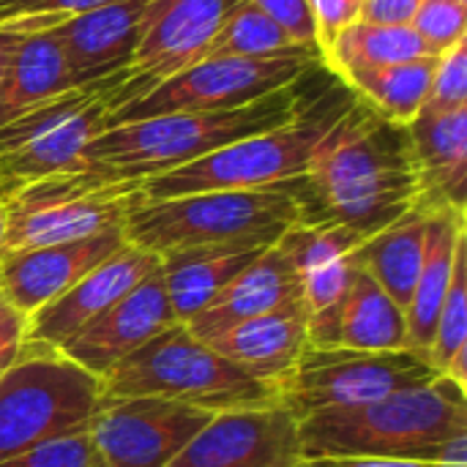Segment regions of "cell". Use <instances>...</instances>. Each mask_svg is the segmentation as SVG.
I'll return each instance as SVG.
<instances>
[{"mask_svg":"<svg viewBox=\"0 0 467 467\" xmlns=\"http://www.w3.org/2000/svg\"><path fill=\"white\" fill-rule=\"evenodd\" d=\"M287 186L298 224L348 227L369 238L419 205L421 183L408 126L353 99L317 142L306 172Z\"/></svg>","mask_w":467,"mask_h":467,"instance_id":"cell-1","label":"cell"},{"mask_svg":"<svg viewBox=\"0 0 467 467\" xmlns=\"http://www.w3.org/2000/svg\"><path fill=\"white\" fill-rule=\"evenodd\" d=\"M301 460L380 457L467 465V397L449 378L298 421Z\"/></svg>","mask_w":467,"mask_h":467,"instance_id":"cell-2","label":"cell"},{"mask_svg":"<svg viewBox=\"0 0 467 467\" xmlns=\"http://www.w3.org/2000/svg\"><path fill=\"white\" fill-rule=\"evenodd\" d=\"M298 82L230 109L167 112L104 129L85 148V170L107 181H148L192 164L235 140L290 123L301 107Z\"/></svg>","mask_w":467,"mask_h":467,"instance_id":"cell-3","label":"cell"},{"mask_svg":"<svg viewBox=\"0 0 467 467\" xmlns=\"http://www.w3.org/2000/svg\"><path fill=\"white\" fill-rule=\"evenodd\" d=\"M353 99L356 96L342 82L315 99H301L298 115L290 123L235 140L192 164L142 181V200H170L202 192H249L296 181L306 172L317 142Z\"/></svg>","mask_w":467,"mask_h":467,"instance_id":"cell-4","label":"cell"},{"mask_svg":"<svg viewBox=\"0 0 467 467\" xmlns=\"http://www.w3.org/2000/svg\"><path fill=\"white\" fill-rule=\"evenodd\" d=\"M298 224L287 181L249 192H202L170 200H140L123 219L126 244L167 254L202 246H274Z\"/></svg>","mask_w":467,"mask_h":467,"instance_id":"cell-5","label":"cell"},{"mask_svg":"<svg viewBox=\"0 0 467 467\" xmlns=\"http://www.w3.org/2000/svg\"><path fill=\"white\" fill-rule=\"evenodd\" d=\"M159 397L208 413L282 405L274 386L249 378L183 323L164 328L101 378V400Z\"/></svg>","mask_w":467,"mask_h":467,"instance_id":"cell-6","label":"cell"},{"mask_svg":"<svg viewBox=\"0 0 467 467\" xmlns=\"http://www.w3.org/2000/svg\"><path fill=\"white\" fill-rule=\"evenodd\" d=\"M123 74L71 88L0 123V197L63 175L85 172V148L107 129V112Z\"/></svg>","mask_w":467,"mask_h":467,"instance_id":"cell-7","label":"cell"},{"mask_svg":"<svg viewBox=\"0 0 467 467\" xmlns=\"http://www.w3.org/2000/svg\"><path fill=\"white\" fill-rule=\"evenodd\" d=\"M99 405V378L57 350L25 345L0 378V462L85 430Z\"/></svg>","mask_w":467,"mask_h":467,"instance_id":"cell-8","label":"cell"},{"mask_svg":"<svg viewBox=\"0 0 467 467\" xmlns=\"http://www.w3.org/2000/svg\"><path fill=\"white\" fill-rule=\"evenodd\" d=\"M0 200L8 211L5 252H22L123 227L142 192L140 181H107L85 170L27 183Z\"/></svg>","mask_w":467,"mask_h":467,"instance_id":"cell-9","label":"cell"},{"mask_svg":"<svg viewBox=\"0 0 467 467\" xmlns=\"http://www.w3.org/2000/svg\"><path fill=\"white\" fill-rule=\"evenodd\" d=\"M441 372L413 350H350L306 345L282 386V405L301 421L430 386Z\"/></svg>","mask_w":467,"mask_h":467,"instance_id":"cell-10","label":"cell"},{"mask_svg":"<svg viewBox=\"0 0 467 467\" xmlns=\"http://www.w3.org/2000/svg\"><path fill=\"white\" fill-rule=\"evenodd\" d=\"M315 63H323L317 49H296L274 57H208L167 77L129 104L109 109L107 129L167 112L244 107L301 82Z\"/></svg>","mask_w":467,"mask_h":467,"instance_id":"cell-11","label":"cell"},{"mask_svg":"<svg viewBox=\"0 0 467 467\" xmlns=\"http://www.w3.org/2000/svg\"><path fill=\"white\" fill-rule=\"evenodd\" d=\"M213 416L159 397L101 400L88 435L104 467H167Z\"/></svg>","mask_w":467,"mask_h":467,"instance_id":"cell-12","label":"cell"},{"mask_svg":"<svg viewBox=\"0 0 467 467\" xmlns=\"http://www.w3.org/2000/svg\"><path fill=\"white\" fill-rule=\"evenodd\" d=\"M235 3L238 0H150L131 66L123 71L109 109L129 104L167 77L200 63Z\"/></svg>","mask_w":467,"mask_h":467,"instance_id":"cell-13","label":"cell"},{"mask_svg":"<svg viewBox=\"0 0 467 467\" xmlns=\"http://www.w3.org/2000/svg\"><path fill=\"white\" fill-rule=\"evenodd\" d=\"M367 238L348 227L293 224L276 241L290 257L301 304L306 309V339L312 348H339V323L348 290L361 268L358 246Z\"/></svg>","mask_w":467,"mask_h":467,"instance_id":"cell-14","label":"cell"},{"mask_svg":"<svg viewBox=\"0 0 467 467\" xmlns=\"http://www.w3.org/2000/svg\"><path fill=\"white\" fill-rule=\"evenodd\" d=\"M298 419L285 405L216 413L167 467H296Z\"/></svg>","mask_w":467,"mask_h":467,"instance_id":"cell-15","label":"cell"},{"mask_svg":"<svg viewBox=\"0 0 467 467\" xmlns=\"http://www.w3.org/2000/svg\"><path fill=\"white\" fill-rule=\"evenodd\" d=\"M175 323L178 320L172 315L159 265L123 298H118L71 339H66L57 353L101 380L118 361L129 358Z\"/></svg>","mask_w":467,"mask_h":467,"instance_id":"cell-16","label":"cell"},{"mask_svg":"<svg viewBox=\"0 0 467 467\" xmlns=\"http://www.w3.org/2000/svg\"><path fill=\"white\" fill-rule=\"evenodd\" d=\"M123 244V227H115L68 244L5 252L0 257V298L30 317L68 293L85 274L115 254Z\"/></svg>","mask_w":467,"mask_h":467,"instance_id":"cell-17","label":"cell"},{"mask_svg":"<svg viewBox=\"0 0 467 467\" xmlns=\"http://www.w3.org/2000/svg\"><path fill=\"white\" fill-rule=\"evenodd\" d=\"M161 265V257L131 244H123L115 254L85 274L68 293L27 317L25 345L41 350H57L96 315L123 298L145 276Z\"/></svg>","mask_w":467,"mask_h":467,"instance_id":"cell-18","label":"cell"},{"mask_svg":"<svg viewBox=\"0 0 467 467\" xmlns=\"http://www.w3.org/2000/svg\"><path fill=\"white\" fill-rule=\"evenodd\" d=\"M150 0H112L55 25L74 88L96 85L131 66Z\"/></svg>","mask_w":467,"mask_h":467,"instance_id":"cell-19","label":"cell"},{"mask_svg":"<svg viewBox=\"0 0 467 467\" xmlns=\"http://www.w3.org/2000/svg\"><path fill=\"white\" fill-rule=\"evenodd\" d=\"M421 197L427 211L467 202V104L454 109H419L408 126Z\"/></svg>","mask_w":467,"mask_h":467,"instance_id":"cell-20","label":"cell"},{"mask_svg":"<svg viewBox=\"0 0 467 467\" xmlns=\"http://www.w3.org/2000/svg\"><path fill=\"white\" fill-rule=\"evenodd\" d=\"M208 345L249 378L274 386L282 397L285 380L290 378L301 350L309 345L306 309L301 298L290 301L274 312L233 326Z\"/></svg>","mask_w":467,"mask_h":467,"instance_id":"cell-21","label":"cell"},{"mask_svg":"<svg viewBox=\"0 0 467 467\" xmlns=\"http://www.w3.org/2000/svg\"><path fill=\"white\" fill-rule=\"evenodd\" d=\"M298 298V274L290 257L274 244L263 249V254L252 260L200 315H194L186 328L192 331V337L208 345L233 326L274 312Z\"/></svg>","mask_w":467,"mask_h":467,"instance_id":"cell-22","label":"cell"},{"mask_svg":"<svg viewBox=\"0 0 467 467\" xmlns=\"http://www.w3.org/2000/svg\"><path fill=\"white\" fill-rule=\"evenodd\" d=\"M465 211L438 208L427 213V235H424V260L413 287V296L405 306L408 326V350L427 356L432 348V334L438 323V312L443 306L446 290L454 274V254L460 241L465 238Z\"/></svg>","mask_w":467,"mask_h":467,"instance_id":"cell-23","label":"cell"},{"mask_svg":"<svg viewBox=\"0 0 467 467\" xmlns=\"http://www.w3.org/2000/svg\"><path fill=\"white\" fill-rule=\"evenodd\" d=\"M263 249L268 246L227 244L161 254V279L175 320L186 326L200 315L252 260L263 254Z\"/></svg>","mask_w":467,"mask_h":467,"instance_id":"cell-24","label":"cell"},{"mask_svg":"<svg viewBox=\"0 0 467 467\" xmlns=\"http://www.w3.org/2000/svg\"><path fill=\"white\" fill-rule=\"evenodd\" d=\"M71 74L66 66L63 47L52 27L19 33L14 57L8 63L3 101H0V123L27 112L36 104H44L66 90H71Z\"/></svg>","mask_w":467,"mask_h":467,"instance_id":"cell-25","label":"cell"},{"mask_svg":"<svg viewBox=\"0 0 467 467\" xmlns=\"http://www.w3.org/2000/svg\"><path fill=\"white\" fill-rule=\"evenodd\" d=\"M427 208L416 205L405 216H400L386 230L369 235L358 246L361 268L394 298L397 306H408L421 260H424V235H427Z\"/></svg>","mask_w":467,"mask_h":467,"instance_id":"cell-26","label":"cell"},{"mask_svg":"<svg viewBox=\"0 0 467 467\" xmlns=\"http://www.w3.org/2000/svg\"><path fill=\"white\" fill-rule=\"evenodd\" d=\"M438 55L394 63V66H378V68H358L339 77V82L369 109H375L380 118L410 126V120L424 107V99L430 93L432 71H435Z\"/></svg>","mask_w":467,"mask_h":467,"instance_id":"cell-27","label":"cell"},{"mask_svg":"<svg viewBox=\"0 0 467 467\" xmlns=\"http://www.w3.org/2000/svg\"><path fill=\"white\" fill-rule=\"evenodd\" d=\"M339 348L350 350H408V326L402 306L358 268L348 290L339 323Z\"/></svg>","mask_w":467,"mask_h":467,"instance_id":"cell-28","label":"cell"},{"mask_svg":"<svg viewBox=\"0 0 467 467\" xmlns=\"http://www.w3.org/2000/svg\"><path fill=\"white\" fill-rule=\"evenodd\" d=\"M432 52L427 44L416 36L410 25H375V22H353L339 33L331 52L326 55V66L345 77L348 71L358 68H378V66H394L408 63L419 57H430Z\"/></svg>","mask_w":467,"mask_h":467,"instance_id":"cell-29","label":"cell"},{"mask_svg":"<svg viewBox=\"0 0 467 467\" xmlns=\"http://www.w3.org/2000/svg\"><path fill=\"white\" fill-rule=\"evenodd\" d=\"M304 47H296L279 25H274L260 8L249 0H238L224 16L222 27L205 47L200 60L208 57H274L287 55Z\"/></svg>","mask_w":467,"mask_h":467,"instance_id":"cell-30","label":"cell"},{"mask_svg":"<svg viewBox=\"0 0 467 467\" xmlns=\"http://www.w3.org/2000/svg\"><path fill=\"white\" fill-rule=\"evenodd\" d=\"M460 350H467V235L460 241L457 254H454L451 285H449L443 306L438 312L432 348H430L427 358L443 375V369Z\"/></svg>","mask_w":467,"mask_h":467,"instance_id":"cell-31","label":"cell"},{"mask_svg":"<svg viewBox=\"0 0 467 467\" xmlns=\"http://www.w3.org/2000/svg\"><path fill=\"white\" fill-rule=\"evenodd\" d=\"M410 27L432 55H443L465 38L467 5L460 0H421Z\"/></svg>","mask_w":467,"mask_h":467,"instance_id":"cell-32","label":"cell"},{"mask_svg":"<svg viewBox=\"0 0 467 467\" xmlns=\"http://www.w3.org/2000/svg\"><path fill=\"white\" fill-rule=\"evenodd\" d=\"M0 467H104L88 435V427L55 441H47L30 451L3 460Z\"/></svg>","mask_w":467,"mask_h":467,"instance_id":"cell-33","label":"cell"},{"mask_svg":"<svg viewBox=\"0 0 467 467\" xmlns=\"http://www.w3.org/2000/svg\"><path fill=\"white\" fill-rule=\"evenodd\" d=\"M467 104V38L438 55L424 109H454Z\"/></svg>","mask_w":467,"mask_h":467,"instance_id":"cell-34","label":"cell"},{"mask_svg":"<svg viewBox=\"0 0 467 467\" xmlns=\"http://www.w3.org/2000/svg\"><path fill=\"white\" fill-rule=\"evenodd\" d=\"M364 0H306L309 16L315 25V47L320 52V60L331 52L334 41L345 27L358 22Z\"/></svg>","mask_w":467,"mask_h":467,"instance_id":"cell-35","label":"cell"},{"mask_svg":"<svg viewBox=\"0 0 467 467\" xmlns=\"http://www.w3.org/2000/svg\"><path fill=\"white\" fill-rule=\"evenodd\" d=\"M254 8H260L274 25L282 27V33L304 49H317L315 47V25L309 16L306 0H249Z\"/></svg>","mask_w":467,"mask_h":467,"instance_id":"cell-36","label":"cell"},{"mask_svg":"<svg viewBox=\"0 0 467 467\" xmlns=\"http://www.w3.org/2000/svg\"><path fill=\"white\" fill-rule=\"evenodd\" d=\"M27 317L0 298V378L11 369L25 348Z\"/></svg>","mask_w":467,"mask_h":467,"instance_id":"cell-37","label":"cell"},{"mask_svg":"<svg viewBox=\"0 0 467 467\" xmlns=\"http://www.w3.org/2000/svg\"><path fill=\"white\" fill-rule=\"evenodd\" d=\"M421 0H364L361 22L375 25H410Z\"/></svg>","mask_w":467,"mask_h":467,"instance_id":"cell-38","label":"cell"},{"mask_svg":"<svg viewBox=\"0 0 467 467\" xmlns=\"http://www.w3.org/2000/svg\"><path fill=\"white\" fill-rule=\"evenodd\" d=\"M296 467H438L435 462H413V460H380V457H317L301 460Z\"/></svg>","mask_w":467,"mask_h":467,"instance_id":"cell-39","label":"cell"},{"mask_svg":"<svg viewBox=\"0 0 467 467\" xmlns=\"http://www.w3.org/2000/svg\"><path fill=\"white\" fill-rule=\"evenodd\" d=\"M16 41H19V33H14V30H3V27H0V101H3L5 74H8V63H11V57H14Z\"/></svg>","mask_w":467,"mask_h":467,"instance_id":"cell-40","label":"cell"},{"mask_svg":"<svg viewBox=\"0 0 467 467\" xmlns=\"http://www.w3.org/2000/svg\"><path fill=\"white\" fill-rule=\"evenodd\" d=\"M5 230H8V211L5 202L0 200V257L5 254Z\"/></svg>","mask_w":467,"mask_h":467,"instance_id":"cell-41","label":"cell"},{"mask_svg":"<svg viewBox=\"0 0 467 467\" xmlns=\"http://www.w3.org/2000/svg\"><path fill=\"white\" fill-rule=\"evenodd\" d=\"M460 3H467V0H460Z\"/></svg>","mask_w":467,"mask_h":467,"instance_id":"cell-42","label":"cell"}]
</instances>
